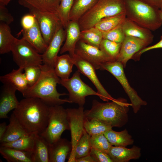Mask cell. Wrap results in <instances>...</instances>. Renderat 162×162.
<instances>
[{
    "mask_svg": "<svg viewBox=\"0 0 162 162\" xmlns=\"http://www.w3.org/2000/svg\"><path fill=\"white\" fill-rule=\"evenodd\" d=\"M126 17L139 25L154 31L162 25L159 9L151 6L141 0H123Z\"/></svg>",
    "mask_w": 162,
    "mask_h": 162,
    "instance_id": "obj_4",
    "label": "cell"
},
{
    "mask_svg": "<svg viewBox=\"0 0 162 162\" xmlns=\"http://www.w3.org/2000/svg\"><path fill=\"white\" fill-rule=\"evenodd\" d=\"M12 0H0V5L6 6Z\"/></svg>",
    "mask_w": 162,
    "mask_h": 162,
    "instance_id": "obj_48",
    "label": "cell"
},
{
    "mask_svg": "<svg viewBox=\"0 0 162 162\" xmlns=\"http://www.w3.org/2000/svg\"><path fill=\"white\" fill-rule=\"evenodd\" d=\"M15 38L11 34L9 25L0 22V54H4L11 51L12 46Z\"/></svg>",
    "mask_w": 162,
    "mask_h": 162,
    "instance_id": "obj_30",
    "label": "cell"
},
{
    "mask_svg": "<svg viewBox=\"0 0 162 162\" xmlns=\"http://www.w3.org/2000/svg\"><path fill=\"white\" fill-rule=\"evenodd\" d=\"M49 144L39 134L35 135L31 152L32 162H49Z\"/></svg>",
    "mask_w": 162,
    "mask_h": 162,
    "instance_id": "obj_25",
    "label": "cell"
},
{
    "mask_svg": "<svg viewBox=\"0 0 162 162\" xmlns=\"http://www.w3.org/2000/svg\"><path fill=\"white\" fill-rule=\"evenodd\" d=\"M75 54L88 62L96 70L100 69L101 64L107 62L115 60L99 48L80 40L75 49Z\"/></svg>",
    "mask_w": 162,
    "mask_h": 162,
    "instance_id": "obj_12",
    "label": "cell"
},
{
    "mask_svg": "<svg viewBox=\"0 0 162 162\" xmlns=\"http://www.w3.org/2000/svg\"><path fill=\"white\" fill-rule=\"evenodd\" d=\"M66 38L65 43L61 49L60 53L67 52L73 57L75 55L76 45L80 40L81 30L78 22L70 21L65 29Z\"/></svg>",
    "mask_w": 162,
    "mask_h": 162,
    "instance_id": "obj_17",
    "label": "cell"
},
{
    "mask_svg": "<svg viewBox=\"0 0 162 162\" xmlns=\"http://www.w3.org/2000/svg\"><path fill=\"white\" fill-rule=\"evenodd\" d=\"M91 137V136L84 129L83 135L76 146L75 160L90 154L92 148L90 143Z\"/></svg>",
    "mask_w": 162,
    "mask_h": 162,
    "instance_id": "obj_35",
    "label": "cell"
},
{
    "mask_svg": "<svg viewBox=\"0 0 162 162\" xmlns=\"http://www.w3.org/2000/svg\"><path fill=\"white\" fill-rule=\"evenodd\" d=\"M11 51L13 60L19 68L24 69L28 66L43 64L41 54L22 38H15Z\"/></svg>",
    "mask_w": 162,
    "mask_h": 162,
    "instance_id": "obj_7",
    "label": "cell"
},
{
    "mask_svg": "<svg viewBox=\"0 0 162 162\" xmlns=\"http://www.w3.org/2000/svg\"><path fill=\"white\" fill-rule=\"evenodd\" d=\"M84 127L86 131L91 136L104 134L112 128L110 125L97 119L93 118L88 120L86 118Z\"/></svg>",
    "mask_w": 162,
    "mask_h": 162,
    "instance_id": "obj_33",
    "label": "cell"
},
{
    "mask_svg": "<svg viewBox=\"0 0 162 162\" xmlns=\"http://www.w3.org/2000/svg\"><path fill=\"white\" fill-rule=\"evenodd\" d=\"M48 147L49 162H64L72 148L71 142L61 138Z\"/></svg>",
    "mask_w": 162,
    "mask_h": 162,
    "instance_id": "obj_18",
    "label": "cell"
},
{
    "mask_svg": "<svg viewBox=\"0 0 162 162\" xmlns=\"http://www.w3.org/2000/svg\"><path fill=\"white\" fill-rule=\"evenodd\" d=\"M41 76L37 82L23 94L24 98H38L50 106L70 103L68 99H62L61 96L68 95L60 93L56 89L57 84H60L61 79L56 74L54 68L42 64Z\"/></svg>",
    "mask_w": 162,
    "mask_h": 162,
    "instance_id": "obj_2",
    "label": "cell"
},
{
    "mask_svg": "<svg viewBox=\"0 0 162 162\" xmlns=\"http://www.w3.org/2000/svg\"><path fill=\"white\" fill-rule=\"evenodd\" d=\"M7 125L5 122L1 123L0 124V140L2 138L5 133Z\"/></svg>",
    "mask_w": 162,
    "mask_h": 162,
    "instance_id": "obj_47",
    "label": "cell"
},
{
    "mask_svg": "<svg viewBox=\"0 0 162 162\" xmlns=\"http://www.w3.org/2000/svg\"><path fill=\"white\" fill-rule=\"evenodd\" d=\"M103 39L102 32L94 27L81 31L80 40L99 48Z\"/></svg>",
    "mask_w": 162,
    "mask_h": 162,
    "instance_id": "obj_32",
    "label": "cell"
},
{
    "mask_svg": "<svg viewBox=\"0 0 162 162\" xmlns=\"http://www.w3.org/2000/svg\"><path fill=\"white\" fill-rule=\"evenodd\" d=\"M36 22L35 16L32 14L25 15L22 17L21 21L22 29H27L31 28Z\"/></svg>",
    "mask_w": 162,
    "mask_h": 162,
    "instance_id": "obj_42",
    "label": "cell"
},
{
    "mask_svg": "<svg viewBox=\"0 0 162 162\" xmlns=\"http://www.w3.org/2000/svg\"><path fill=\"white\" fill-rule=\"evenodd\" d=\"M80 73L77 70L70 78L61 79L60 84L68 91V99L70 103H75L79 106L83 107L86 97L90 95L99 97V94L82 80Z\"/></svg>",
    "mask_w": 162,
    "mask_h": 162,
    "instance_id": "obj_8",
    "label": "cell"
},
{
    "mask_svg": "<svg viewBox=\"0 0 162 162\" xmlns=\"http://www.w3.org/2000/svg\"><path fill=\"white\" fill-rule=\"evenodd\" d=\"M148 45L145 41L138 38L125 36L122 43L120 52L116 60L120 62L124 66H125L129 59Z\"/></svg>",
    "mask_w": 162,
    "mask_h": 162,
    "instance_id": "obj_15",
    "label": "cell"
},
{
    "mask_svg": "<svg viewBox=\"0 0 162 162\" xmlns=\"http://www.w3.org/2000/svg\"><path fill=\"white\" fill-rule=\"evenodd\" d=\"M75 162H95L94 159L89 154L76 159Z\"/></svg>",
    "mask_w": 162,
    "mask_h": 162,
    "instance_id": "obj_46",
    "label": "cell"
},
{
    "mask_svg": "<svg viewBox=\"0 0 162 162\" xmlns=\"http://www.w3.org/2000/svg\"><path fill=\"white\" fill-rule=\"evenodd\" d=\"M13 113L28 132L40 134L47 126L50 106L38 98H25Z\"/></svg>",
    "mask_w": 162,
    "mask_h": 162,
    "instance_id": "obj_1",
    "label": "cell"
},
{
    "mask_svg": "<svg viewBox=\"0 0 162 162\" xmlns=\"http://www.w3.org/2000/svg\"><path fill=\"white\" fill-rule=\"evenodd\" d=\"M131 104L123 98L115 99L111 102L101 103L92 101L91 109L84 110L85 117L88 120L97 119L114 127L121 128L128 120V113Z\"/></svg>",
    "mask_w": 162,
    "mask_h": 162,
    "instance_id": "obj_3",
    "label": "cell"
},
{
    "mask_svg": "<svg viewBox=\"0 0 162 162\" xmlns=\"http://www.w3.org/2000/svg\"><path fill=\"white\" fill-rule=\"evenodd\" d=\"M155 8L160 9L162 7V0H141Z\"/></svg>",
    "mask_w": 162,
    "mask_h": 162,
    "instance_id": "obj_45",
    "label": "cell"
},
{
    "mask_svg": "<svg viewBox=\"0 0 162 162\" xmlns=\"http://www.w3.org/2000/svg\"><path fill=\"white\" fill-rule=\"evenodd\" d=\"M35 134L30 133L13 142L0 143V146L23 151L32 152Z\"/></svg>",
    "mask_w": 162,
    "mask_h": 162,
    "instance_id": "obj_31",
    "label": "cell"
},
{
    "mask_svg": "<svg viewBox=\"0 0 162 162\" xmlns=\"http://www.w3.org/2000/svg\"><path fill=\"white\" fill-rule=\"evenodd\" d=\"M125 13L123 0H98L78 21L81 30L94 27L105 18Z\"/></svg>",
    "mask_w": 162,
    "mask_h": 162,
    "instance_id": "obj_5",
    "label": "cell"
},
{
    "mask_svg": "<svg viewBox=\"0 0 162 162\" xmlns=\"http://www.w3.org/2000/svg\"><path fill=\"white\" fill-rule=\"evenodd\" d=\"M72 58L78 70L87 77L95 87L101 99L106 101H112L115 99L108 93L102 85L96 74V69L91 64L76 54Z\"/></svg>",
    "mask_w": 162,
    "mask_h": 162,
    "instance_id": "obj_13",
    "label": "cell"
},
{
    "mask_svg": "<svg viewBox=\"0 0 162 162\" xmlns=\"http://www.w3.org/2000/svg\"><path fill=\"white\" fill-rule=\"evenodd\" d=\"M90 155L95 162H113L107 153L92 148Z\"/></svg>",
    "mask_w": 162,
    "mask_h": 162,
    "instance_id": "obj_41",
    "label": "cell"
},
{
    "mask_svg": "<svg viewBox=\"0 0 162 162\" xmlns=\"http://www.w3.org/2000/svg\"><path fill=\"white\" fill-rule=\"evenodd\" d=\"M14 20L11 14L9 13L6 6L0 5V21L8 25Z\"/></svg>",
    "mask_w": 162,
    "mask_h": 162,
    "instance_id": "obj_43",
    "label": "cell"
},
{
    "mask_svg": "<svg viewBox=\"0 0 162 162\" xmlns=\"http://www.w3.org/2000/svg\"><path fill=\"white\" fill-rule=\"evenodd\" d=\"M90 143L92 148L107 154L112 146L104 134L91 136Z\"/></svg>",
    "mask_w": 162,
    "mask_h": 162,
    "instance_id": "obj_38",
    "label": "cell"
},
{
    "mask_svg": "<svg viewBox=\"0 0 162 162\" xmlns=\"http://www.w3.org/2000/svg\"><path fill=\"white\" fill-rule=\"evenodd\" d=\"M123 66L121 63L116 60L107 62L101 64L100 70L108 71L117 80L128 96L134 112L136 113L141 106L146 105L147 103L143 100L130 86L124 73Z\"/></svg>",
    "mask_w": 162,
    "mask_h": 162,
    "instance_id": "obj_9",
    "label": "cell"
},
{
    "mask_svg": "<svg viewBox=\"0 0 162 162\" xmlns=\"http://www.w3.org/2000/svg\"><path fill=\"white\" fill-rule=\"evenodd\" d=\"M29 9L30 13L35 16L43 37L48 46L57 29L62 24L58 14L41 11L34 8Z\"/></svg>",
    "mask_w": 162,
    "mask_h": 162,
    "instance_id": "obj_11",
    "label": "cell"
},
{
    "mask_svg": "<svg viewBox=\"0 0 162 162\" xmlns=\"http://www.w3.org/2000/svg\"><path fill=\"white\" fill-rule=\"evenodd\" d=\"M159 15L160 19L162 22V10H160Z\"/></svg>",
    "mask_w": 162,
    "mask_h": 162,
    "instance_id": "obj_49",
    "label": "cell"
},
{
    "mask_svg": "<svg viewBox=\"0 0 162 162\" xmlns=\"http://www.w3.org/2000/svg\"><path fill=\"white\" fill-rule=\"evenodd\" d=\"M162 48V36L160 40L154 45L148 47H145L140 50L135 54V57L139 58L143 53L150 50L157 48Z\"/></svg>",
    "mask_w": 162,
    "mask_h": 162,
    "instance_id": "obj_44",
    "label": "cell"
},
{
    "mask_svg": "<svg viewBox=\"0 0 162 162\" xmlns=\"http://www.w3.org/2000/svg\"><path fill=\"white\" fill-rule=\"evenodd\" d=\"M102 33L104 39L118 43H122L125 37L122 24L109 31L102 32Z\"/></svg>",
    "mask_w": 162,
    "mask_h": 162,
    "instance_id": "obj_40",
    "label": "cell"
},
{
    "mask_svg": "<svg viewBox=\"0 0 162 162\" xmlns=\"http://www.w3.org/2000/svg\"><path fill=\"white\" fill-rule=\"evenodd\" d=\"M74 65L73 58L69 54L58 56L54 63V70L56 75L61 79L69 78Z\"/></svg>",
    "mask_w": 162,
    "mask_h": 162,
    "instance_id": "obj_24",
    "label": "cell"
},
{
    "mask_svg": "<svg viewBox=\"0 0 162 162\" xmlns=\"http://www.w3.org/2000/svg\"><path fill=\"white\" fill-rule=\"evenodd\" d=\"M69 123L72 145V151L68 158V162H75V150L76 145L82 136L85 129V119L84 108L79 106L77 108L66 109Z\"/></svg>",
    "mask_w": 162,
    "mask_h": 162,
    "instance_id": "obj_10",
    "label": "cell"
},
{
    "mask_svg": "<svg viewBox=\"0 0 162 162\" xmlns=\"http://www.w3.org/2000/svg\"><path fill=\"white\" fill-rule=\"evenodd\" d=\"M0 153L8 162H32L31 152L0 146Z\"/></svg>",
    "mask_w": 162,
    "mask_h": 162,
    "instance_id": "obj_28",
    "label": "cell"
},
{
    "mask_svg": "<svg viewBox=\"0 0 162 162\" xmlns=\"http://www.w3.org/2000/svg\"><path fill=\"white\" fill-rule=\"evenodd\" d=\"M24 69L19 68L13 69L10 72L0 77V81L3 84L10 85L22 94L29 88Z\"/></svg>",
    "mask_w": 162,
    "mask_h": 162,
    "instance_id": "obj_22",
    "label": "cell"
},
{
    "mask_svg": "<svg viewBox=\"0 0 162 162\" xmlns=\"http://www.w3.org/2000/svg\"><path fill=\"white\" fill-rule=\"evenodd\" d=\"M125 36H130L141 39L148 44L153 41L154 35L151 31L142 27L126 17L122 24Z\"/></svg>",
    "mask_w": 162,
    "mask_h": 162,
    "instance_id": "obj_20",
    "label": "cell"
},
{
    "mask_svg": "<svg viewBox=\"0 0 162 162\" xmlns=\"http://www.w3.org/2000/svg\"><path fill=\"white\" fill-rule=\"evenodd\" d=\"M98 0H74L69 15L70 21L78 22Z\"/></svg>",
    "mask_w": 162,
    "mask_h": 162,
    "instance_id": "obj_29",
    "label": "cell"
},
{
    "mask_svg": "<svg viewBox=\"0 0 162 162\" xmlns=\"http://www.w3.org/2000/svg\"><path fill=\"white\" fill-rule=\"evenodd\" d=\"M104 134L112 146L125 147L134 144V141L132 136L125 129L121 131H116L112 129L105 132Z\"/></svg>",
    "mask_w": 162,
    "mask_h": 162,
    "instance_id": "obj_27",
    "label": "cell"
},
{
    "mask_svg": "<svg viewBox=\"0 0 162 162\" xmlns=\"http://www.w3.org/2000/svg\"><path fill=\"white\" fill-rule=\"evenodd\" d=\"M9 120L5 133L0 140V143L11 142L30 134L22 127L13 113Z\"/></svg>",
    "mask_w": 162,
    "mask_h": 162,
    "instance_id": "obj_23",
    "label": "cell"
},
{
    "mask_svg": "<svg viewBox=\"0 0 162 162\" xmlns=\"http://www.w3.org/2000/svg\"><path fill=\"white\" fill-rule=\"evenodd\" d=\"M160 10H162V7L160 9Z\"/></svg>",
    "mask_w": 162,
    "mask_h": 162,
    "instance_id": "obj_50",
    "label": "cell"
},
{
    "mask_svg": "<svg viewBox=\"0 0 162 162\" xmlns=\"http://www.w3.org/2000/svg\"><path fill=\"white\" fill-rule=\"evenodd\" d=\"M16 90L10 85L4 84L0 94V118H8V113L18 106L19 102L16 95Z\"/></svg>",
    "mask_w": 162,
    "mask_h": 162,
    "instance_id": "obj_16",
    "label": "cell"
},
{
    "mask_svg": "<svg viewBox=\"0 0 162 162\" xmlns=\"http://www.w3.org/2000/svg\"><path fill=\"white\" fill-rule=\"evenodd\" d=\"M121 45L122 43L103 39L99 48L108 56L116 60L120 52Z\"/></svg>",
    "mask_w": 162,
    "mask_h": 162,
    "instance_id": "obj_37",
    "label": "cell"
},
{
    "mask_svg": "<svg viewBox=\"0 0 162 162\" xmlns=\"http://www.w3.org/2000/svg\"><path fill=\"white\" fill-rule=\"evenodd\" d=\"M42 65L30 66L24 69L29 88L34 85L39 79L42 72Z\"/></svg>",
    "mask_w": 162,
    "mask_h": 162,
    "instance_id": "obj_39",
    "label": "cell"
},
{
    "mask_svg": "<svg viewBox=\"0 0 162 162\" xmlns=\"http://www.w3.org/2000/svg\"><path fill=\"white\" fill-rule=\"evenodd\" d=\"M22 38L27 41L40 54H43L48 45L43 37L38 25L36 22L31 28L22 29Z\"/></svg>",
    "mask_w": 162,
    "mask_h": 162,
    "instance_id": "obj_21",
    "label": "cell"
},
{
    "mask_svg": "<svg viewBox=\"0 0 162 162\" xmlns=\"http://www.w3.org/2000/svg\"><path fill=\"white\" fill-rule=\"evenodd\" d=\"M65 38V30L61 24L57 29L46 50L41 54L43 64L54 68L55 59Z\"/></svg>",
    "mask_w": 162,
    "mask_h": 162,
    "instance_id": "obj_14",
    "label": "cell"
},
{
    "mask_svg": "<svg viewBox=\"0 0 162 162\" xmlns=\"http://www.w3.org/2000/svg\"><path fill=\"white\" fill-rule=\"evenodd\" d=\"M113 162H128L131 160L139 159L141 156V148L134 146L131 148L112 146L108 153Z\"/></svg>",
    "mask_w": 162,
    "mask_h": 162,
    "instance_id": "obj_19",
    "label": "cell"
},
{
    "mask_svg": "<svg viewBox=\"0 0 162 162\" xmlns=\"http://www.w3.org/2000/svg\"><path fill=\"white\" fill-rule=\"evenodd\" d=\"M74 1V0H60L57 13L64 29L70 21L69 15Z\"/></svg>",
    "mask_w": 162,
    "mask_h": 162,
    "instance_id": "obj_36",
    "label": "cell"
},
{
    "mask_svg": "<svg viewBox=\"0 0 162 162\" xmlns=\"http://www.w3.org/2000/svg\"><path fill=\"white\" fill-rule=\"evenodd\" d=\"M66 130H70L66 109L61 105L50 106L47 126L40 135L51 144L61 138L62 133Z\"/></svg>",
    "mask_w": 162,
    "mask_h": 162,
    "instance_id": "obj_6",
    "label": "cell"
},
{
    "mask_svg": "<svg viewBox=\"0 0 162 162\" xmlns=\"http://www.w3.org/2000/svg\"><path fill=\"white\" fill-rule=\"evenodd\" d=\"M60 1V0H18L19 4L28 9L34 8L41 11L57 14Z\"/></svg>",
    "mask_w": 162,
    "mask_h": 162,
    "instance_id": "obj_26",
    "label": "cell"
},
{
    "mask_svg": "<svg viewBox=\"0 0 162 162\" xmlns=\"http://www.w3.org/2000/svg\"><path fill=\"white\" fill-rule=\"evenodd\" d=\"M126 18L125 13L106 17L99 21L94 27L102 32H107L122 24Z\"/></svg>",
    "mask_w": 162,
    "mask_h": 162,
    "instance_id": "obj_34",
    "label": "cell"
}]
</instances>
